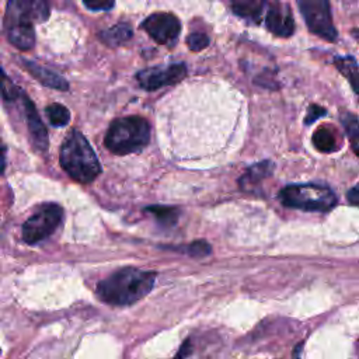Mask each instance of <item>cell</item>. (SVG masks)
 Returning <instances> with one entry per match:
<instances>
[{
    "label": "cell",
    "mask_w": 359,
    "mask_h": 359,
    "mask_svg": "<svg viewBox=\"0 0 359 359\" xmlns=\"http://www.w3.org/2000/svg\"><path fill=\"white\" fill-rule=\"evenodd\" d=\"M156 272L139 268H122L97 285L98 297L112 306H130L150 293Z\"/></svg>",
    "instance_id": "1"
},
{
    "label": "cell",
    "mask_w": 359,
    "mask_h": 359,
    "mask_svg": "<svg viewBox=\"0 0 359 359\" xmlns=\"http://www.w3.org/2000/svg\"><path fill=\"white\" fill-rule=\"evenodd\" d=\"M49 17V6L41 0H11L4 14V31L7 39L18 49L28 50L35 43V22H43Z\"/></svg>",
    "instance_id": "2"
},
{
    "label": "cell",
    "mask_w": 359,
    "mask_h": 359,
    "mask_svg": "<svg viewBox=\"0 0 359 359\" xmlns=\"http://www.w3.org/2000/svg\"><path fill=\"white\" fill-rule=\"evenodd\" d=\"M60 165L74 181L88 184L101 172V164L86 136L73 129L66 136L60 147Z\"/></svg>",
    "instance_id": "3"
},
{
    "label": "cell",
    "mask_w": 359,
    "mask_h": 359,
    "mask_svg": "<svg viewBox=\"0 0 359 359\" xmlns=\"http://www.w3.org/2000/svg\"><path fill=\"white\" fill-rule=\"evenodd\" d=\"M150 140V125L142 116H125L111 122L104 143L118 156L140 151Z\"/></svg>",
    "instance_id": "4"
},
{
    "label": "cell",
    "mask_w": 359,
    "mask_h": 359,
    "mask_svg": "<svg viewBox=\"0 0 359 359\" xmlns=\"http://www.w3.org/2000/svg\"><path fill=\"white\" fill-rule=\"evenodd\" d=\"M279 199L286 208L306 212H328L337 203L335 194L318 184H290L280 189Z\"/></svg>",
    "instance_id": "5"
},
{
    "label": "cell",
    "mask_w": 359,
    "mask_h": 359,
    "mask_svg": "<svg viewBox=\"0 0 359 359\" xmlns=\"http://www.w3.org/2000/svg\"><path fill=\"white\" fill-rule=\"evenodd\" d=\"M63 209L57 203H43L22 224V240L27 244H36L48 238L60 224Z\"/></svg>",
    "instance_id": "6"
},
{
    "label": "cell",
    "mask_w": 359,
    "mask_h": 359,
    "mask_svg": "<svg viewBox=\"0 0 359 359\" xmlns=\"http://www.w3.org/2000/svg\"><path fill=\"white\" fill-rule=\"evenodd\" d=\"M307 28L325 41L337 39L330 3L325 0H300L297 3Z\"/></svg>",
    "instance_id": "7"
},
{
    "label": "cell",
    "mask_w": 359,
    "mask_h": 359,
    "mask_svg": "<svg viewBox=\"0 0 359 359\" xmlns=\"http://www.w3.org/2000/svg\"><path fill=\"white\" fill-rule=\"evenodd\" d=\"M187 74V66L184 63H171L167 66H154L140 70L136 74L137 83L142 88L153 91L160 87L172 86L181 81Z\"/></svg>",
    "instance_id": "8"
},
{
    "label": "cell",
    "mask_w": 359,
    "mask_h": 359,
    "mask_svg": "<svg viewBox=\"0 0 359 359\" xmlns=\"http://www.w3.org/2000/svg\"><path fill=\"white\" fill-rule=\"evenodd\" d=\"M142 28L157 43L172 46L178 39L181 24L180 20L171 13H154L142 22Z\"/></svg>",
    "instance_id": "9"
},
{
    "label": "cell",
    "mask_w": 359,
    "mask_h": 359,
    "mask_svg": "<svg viewBox=\"0 0 359 359\" xmlns=\"http://www.w3.org/2000/svg\"><path fill=\"white\" fill-rule=\"evenodd\" d=\"M265 25L278 36H290L294 32V20L289 6L272 3L265 15Z\"/></svg>",
    "instance_id": "10"
},
{
    "label": "cell",
    "mask_w": 359,
    "mask_h": 359,
    "mask_svg": "<svg viewBox=\"0 0 359 359\" xmlns=\"http://www.w3.org/2000/svg\"><path fill=\"white\" fill-rule=\"evenodd\" d=\"M22 104H24V115H25V121H27V126H28V132H29V137L32 142V146L38 150V151H46L48 149V132L46 128L43 126L35 105L32 104V101L22 94Z\"/></svg>",
    "instance_id": "11"
},
{
    "label": "cell",
    "mask_w": 359,
    "mask_h": 359,
    "mask_svg": "<svg viewBox=\"0 0 359 359\" xmlns=\"http://www.w3.org/2000/svg\"><path fill=\"white\" fill-rule=\"evenodd\" d=\"M21 65L32 77H35L43 86L55 88V90H60V91H66L69 88V83L62 76L56 74L55 72H52L46 67H43L35 62L27 60V59H22Z\"/></svg>",
    "instance_id": "12"
},
{
    "label": "cell",
    "mask_w": 359,
    "mask_h": 359,
    "mask_svg": "<svg viewBox=\"0 0 359 359\" xmlns=\"http://www.w3.org/2000/svg\"><path fill=\"white\" fill-rule=\"evenodd\" d=\"M334 65L338 72L346 77L352 90L359 98V65L351 56H338L334 59Z\"/></svg>",
    "instance_id": "13"
},
{
    "label": "cell",
    "mask_w": 359,
    "mask_h": 359,
    "mask_svg": "<svg viewBox=\"0 0 359 359\" xmlns=\"http://www.w3.org/2000/svg\"><path fill=\"white\" fill-rule=\"evenodd\" d=\"M273 171V164L271 161H259L250 167L247 172L240 178V187L243 189L250 188L254 184L261 182L264 178L269 177Z\"/></svg>",
    "instance_id": "14"
},
{
    "label": "cell",
    "mask_w": 359,
    "mask_h": 359,
    "mask_svg": "<svg viewBox=\"0 0 359 359\" xmlns=\"http://www.w3.org/2000/svg\"><path fill=\"white\" fill-rule=\"evenodd\" d=\"M104 43L109 46H119L132 38V28L126 22H119L100 34Z\"/></svg>",
    "instance_id": "15"
},
{
    "label": "cell",
    "mask_w": 359,
    "mask_h": 359,
    "mask_svg": "<svg viewBox=\"0 0 359 359\" xmlns=\"http://www.w3.org/2000/svg\"><path fill=\"white\" fill-rule=\"evenodd\" d=\"M265 3L262 1H233L231 3V8L233 11L250 21H259L261 14H262V8H264Z\"/></svg>",
    "instance_id": "16"
},
{
    "label": "cell",
    "mask_w": 359,
    "mask_h": 359,
    "mask_svg": "<svg viewBox=\"0 0 359 359\" xmlns=\"http://www.w3.org/2000/svg\"><path fill=\"white\" fill-rule=\"evenodd\" d=\"M311 142H313L314 147L323 153H331L338 149L335 135L328 128H318L313 133Z\"/></svg>",
    "instance_id": "17"
},
{
    "label": "cell",
    "mask_w": 359,
    "mask_h": 359,
    "mask_svg": "<svg viewBox=\"0 0 359 359\" xmlns=\"http://www.w3.org/2000/svg\"><path fill=\"white\" fill-rule=\"evenodd\" d=\"M146 210L150 212L156 217L157 223L164 227L175 226L180 217V210L172 206H149Z\"/></svg>",
    "instance_id": "18"
},
{
    "label": "cell",
    "mask_w": 359,
    "mask_h": 359,
    "mask_svg": "<svg viewBox=\"0 0 359 359\" xmlns=\"http://www.w3.org/2000/svg\"><path fill=\"white\" fill-rule=\"evenodd\" d=\"M341 122L344 125V129L346 132V136L351 142L353 151L359 157V119H358V116H355L349 112H342Z\"/></svg>",
    "instance_id": "19"
},
{
    "label": "cell",
    "mask_w": 359,
    "mask_h": 359,
    "mask_svg": "<svg viewBox=\"0 0 359 359\" xmlns=\"http://www.w3.org/2000/svg\"><path fill=\"white\" fill-rule=\"evenodd\" d=\"M45 112H46L48 121L53 126L62 128V126H66L69 123V121H70L69 109L65 105L59 104V102H53V104L48 105L45 108Z\"/></svg>",
    "instance_id": "20"
},
{
    "label": "cell",
    "mask_w": 359,
    "mask_h": 359,
    "mask_svg": "<svg viewBox=\"0 0 359 359\" xmlns=\"http://www.w3.org/2000/svg\"><path fill=\"white\" fill-rule=\"evenodd\" d=\"M22 91L21 88H18L8 77L7 74L4 73V70L1 69L0 66V95L3 97L4 101L7 102H13L15 101L17 98H21L22 97Z\"/></svg>",
    "instance_id": "21"
},
{
    "label": "cell",
    "mask_w": 359,
    "mask_h": 359,
    "mask_svg": "<svg viewBox=\"0 0 359 359\" xmlns=\"http://www.w3.org/2000/svg\"><path fill=\"white\" fill-rule=\"evenodd\" d=\"M187 43L191 50L199 52L209 45V36L203 32H191L187 36Z\"/></svg>",
    "instance_id": "22"
},
{
    "label": "cell",
    "mask_w": 359,
    "mask_h": 359,
    "mask_svg": "<svg viewBox=\"0 0 359 359\" xmlns=\"http://www.w3.org/2000/svg\"><path fill=\"white\" fill-rule=\"evenodd\" d=\"M185 251H187V254H189L194 258H203V257H208L212 250L206 241L199 240V241H194L189 245H187Z\"/></svg>",
    "instance_id": "23"
},
{
    "label": "cell",
    "mask_w": 359,
    "mask_h": 359,
    "mask_svg": "<svg viewBox=\"0 0 359 359\" xmlns=\"http://www.w3.org/2000/svg\"><path fill=\"white\" fill-rule=\"evenodd\" d=\"M325 115V109L323 107L318 105H310L309 111H307V116L304 119V123H313L314 121H317L320 116Z\"/></svg>",
    "instance_id": "24"
},
{
    "label": "cell",
    "mask_w": 359,
    "mask_h": 359,
    "mask_svg": "<svg viewBox=\"0 0 359 359\" xmlns=\"http://www.w3.org/2000/svg\"><path fill=\"white\" fill-rule=\"evenodd\" d=\"M83 4L91 11H105L114 7V1H83Z\"/></svg>",
    "instance_id": "25"
},
{
    "label": "cell",
    "mask_w": 359,
    "mask_h": 359,
    "mask_svg": "<svg viewBox=\"0 0 359 359\" xmlns=\"http://www.w3.org/2000/svg\"><path fill=\"white\" fill-rule=\"evenodd\" d=\"M191 351H192L191 341H189V339H187V341H184V342H182V345H181V348H180V351H178V353L175 355V358H174V359H187V358L189 356Z\"/></svg>",
    "instance_id": "26"
},
{
    "label": "cell",
    "mask_w": 359,
    "mask_h": 359,
    "mask_svg": "<svg viewBox=\"0 0 359 359\" xmlns=\"http://www.w3.org/2000/svg\"><path fill=\"white\" fill-rule=\"evenodd\" d=\"M346 199L351 205L359 206V184H356L355 187H352L348 194H346Z\"/></svg>",
    "instance_id": "27"
},
{
    "label": "cell",
    "mask_w": 359,
    "mask_h": 359,
    "mask_svg": "<svg viewBox=\"0 0 359 359\" xmlns=\"http://www.w3.org/2000/svg\"><path fill=\"white\" fill-rule=\"evenodd\" d=\"M6 168V146L0 142V174L4 172Z\"/></svg>",
    "instance_id": "28"
},
{
    "label": "cell",
    "mask_w": 359,
    "mask_h": 359,
    "mask_svg": "<svg viewBox=\"0 0 359 359\" xmlns=\"http://www.w3.org/2000/svg\"><path fill=\"white\" fill-rule=\"evenodd\" d=\"M352 36L359 42V28H356V29L352 31Z\"/></svg>",
    "instance_id": "29"
}]
</instances>
